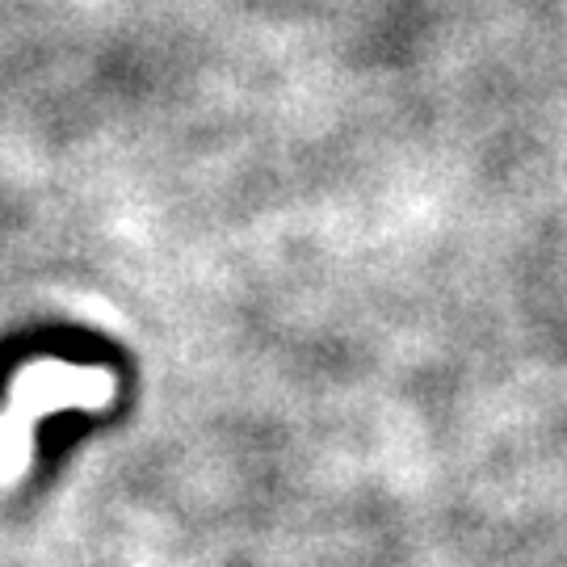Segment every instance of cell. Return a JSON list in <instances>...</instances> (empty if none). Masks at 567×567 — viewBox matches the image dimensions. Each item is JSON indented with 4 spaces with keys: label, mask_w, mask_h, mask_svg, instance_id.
I'll use <instances>...</instances> for the list:
<instances>
[{
    "label": "cell",
    "mask_w": 567,
    "mask_h": 567,
    "mask_svg": "<svg viewBox=\"0 0 567 567\" xmlns=\"http://www.w3.org/2000/svg\"><path fill=\"white\" fill-rule=\"evenodd\" d=\"M114 391L118 383L110 370H84L55 358L25 365L0 412V487L21 480V471L30 463V429L42 416L63 408H105L114 400Z\"/></svg>",
    "instance_id": "6da1fadb"
}]
</instances>
